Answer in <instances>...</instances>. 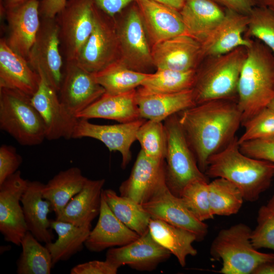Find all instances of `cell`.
Segmentation results:
<instances>
[{
  "instance_id": "6da1fadb",
  "label": "cell",
  "mask_w": 274,
  "mask_h": 274,
  "mask_svg": "<svg viewBox=\"0 0 274 274\" xmlns=\"http://www.w3.org/2000/svg\"><path fill=\"white\" fill-rule=\"evenodd\" d=\"M177 114L198 166L204 174L210 157L224 149L236 136L242 123L237 100H211Z\"/></svg>"
},
{
  "instance_id": "7a4b0ae2",
  "label": "cell",
  "mask_w": 274,
  "mask_h": 274,
  "mask_svg": "<svg viewBox=\"0 0 274 274\" xmlns=\"http://www.w3.org/2000/svg\"><path fill=\"white\" fill-rule=\"evenodd\" d=\"M204 174L208 178H223L235 185L244 200L253 202L267 190L274 178V163L242 153L238 138L210 157Z\"/></svg>"
},
{
  "instance_id": "3957f363",
  "label": "cell",
  "mask_w": 274,
  "mask_h": 274,
  "mask_svg": "<svg viewBox=\"0 0 274 274\" xmlns=\"http://www.w3.org/2000/svg\"><path fill=\"white\" fill-rule=\"evenodd\" d=\"M246 48L237 87L242 123L267 107L274 98V54L256 39Z\"/></svg>"
},
{
  "instance_id": "277c9868",
  "label": "cell",
  "mask_w": 274,
  "mask_h": 274,
  "mask_svg": "<svg viewBox=\"0 0 274 274\" xmlns=\"http://www.w3.org/2000/svg\"><path fill=\"white\" fill-rule=\"evenodd\" d=\"M246 56L247 48L241 47L204 58V63L196 70L192 88L195 105L214 99L237 100L238 83Z\"/></svg>"
},
{
  "instance_id": "5b68a950",
  "label": "cell",
  "mask_w": 274,
  "mask_h": 274,
  "mask_svg": "<svg viewBox=\"0 0 274 274\" xmlns=\"http://www.w3.org/2000/svg\"><path fill=\"white\" fill-rule=\"evenodd\" d=\"M252 229L239 223L221 230L212 243L210 254L221 259L223 274H253L260 265L274 260V253L260 252L251 241Z\"/></svg>"
},
{
  "instance_id": "8992f818",
  "label": "cell",
  "mask_w": 274,
  "mask_h": 274,
  "mask_svg": "<svg viewBox=\"0 0 274 274\" xmlns=\"http://www.w3.org/2000/svg\"><path fill=\"white\" fill-rule=\"evenodd\" d=\"M31 98L18 90L0 87V128L22 146L38 145L46 139L44 122Z\"/></svg>"
},
{
  "instance_id": "52a82bcc",
  "label": "cell",
  "mask_w": 274,
  "mask_h": 274,
  "mask_svg": "<svg viewBox=\"0 0 274 274\" xmlns=\"http://www.w3.org/2000/svg\"><path fill=\"white\" fill-rule=\"evenodd\" d=\"M167 136L165 179L172 193L180 197L185 187L196 180L208 179L202 172L180 124L178 114L164 120Z\"/></svg>"
},
{
  "instance_id": "ba28073f",
  "label": "cell",
  "mask_w": 274,
  "mask_h": 274,
  "mask_svg": "<svg viewBox=\"0 0 274 274\" xmlns=\"http://www.w3.org/2000/svg\"><path fill=\"white\" fill-rule=\"evenodd\" d=\"M95 5L90 0H67L57 15L60 50L65 61H74L94 27Z\"/></svg>"
},
{
  "instance_id": "9c48e42d",
  "label": "cell",
  "mask_w": 274,
  "mask_h": 274,
  "mask_svg": "<svg viewBox=\"0 0 274 274\" xmlns=\"http://www.w3.org/2000/svg\"><path fill=\"white\" fill-rule=\"evenodd\" d=\"M119 58L114 18L95 6L93 30L74 61L86 71L95 73Z\"/></svg>"
},
{
  "instance_id": "30bf717a",
  "label": "cell",
  "mask_w": 274,
  "mask_h": 274,
  "mask_svg": "<svg viewBox=\"0 0 274 274\" xmlns=\"http://www.w3.org/2000/svg\"><path fill=\"white\" fill-rule=\"evenodd\" d=\"M27 60L58 92L63 77L62 58L55 18H41V25Z\"/></svg>"
},
{
  "instance_id": "8fae6325",
  "label": "cell",
  "mask_w": 274,
  "mask_h": 274,
  "mask_svg": "<svg viewBox=\"0 0 274 274\" xmlns=\"http://www.w3.org/2000/svg\"><path fill=\"white\" fill-rule=\"evenodd\" d=\"M115 23L119 58L129 68L147 73L146 71L153 65L152 52L137 6L131 8L121 22L117 24L115 21Z\"/></svg>"
},
{
  "instance_id": "7c38bea8",
  "label": "cell",
  "mask_w": 274,
  "mask_h": 274,
  "mask_svg": "<svg viewBox=\"0 0 274 274\" xmlns=\"http://www.w3.org/2000/svg\"><path fill=\"white\" fill-rule=\"evenodd\" d=\"M105 92L93 73L84 69L75 61H65L58 93L60 101L71 114L76 117Z\"/></svg>"
},
{
  "instance_id": "4fadbf2b",
  "label": "cell",
  "mask_w": 274,
  "mask_h": 274,
  "mask_svg": "<svg viewBox=\"0 0 274 274\" xmlns=\"http://www.w3.org/2000/svg\"><path fill=\"white\" fill-rule=\"evenodd\" d=\"M28 181L18 170L0 184V231L5 241L17 246L27 231L20 203Z\"/></svg>"
},
{
  "instance_id": "5bb4252c",
  "label": "cell",
  "mask_w": 274,
  "mask_h": 274,
  "mask_svg": "<svg viewBox=\"0 0 274 274\" xmlns=\"http://www.w3.org/2000/svg\"><path fill=\"white\" fill-rule=\"evenodd\" d=\"M39 75L40 85L31 99L44 122L46 139H72L78 119L63 105L58 92L42 75Z\"/></svg>"
},
{
  "instance_id": "9a60e30c",
  "label": "cell",
  "mask_w": 274,
  "mask_h": 274,
  "mask_svg": "<svg viewBox=\"0 0 274 274\" xmlns=\"http://www.w3.org/2000/svg\"><path fill=\"white\" fill-rule=\"evenodd\" d=\"M146 121L144 118L112 125H99L85 119H78L72 138H90L101 142L111 152L118 151L122 155L121 167L125 168L131 158L130 147L136 140L140 127Z\"/></svg>"
},
{
  "instance_id": "2e32d148",
  "label": "cell",
  "mask_w": 274,
  "mask_h": 274,
  "mask_svg": "<svg viewBox=\"0 0 274 274\" xmlns=\"http://www.w3.org/2000/svg\"><path fill=\"white\" fill-rule=\"evenodd\" d=\"M142 206L151 218L186 229L196 235L197 241L203 240L208 234L207 224L198 220L186 208L181 198L172 193L166 184Z\"/></svg>"
},
{
  "instance_id": "e0dca14e",
  "label": "cell",
  "mask_w": 274,
  "mask_h": 274,
  "mask_svg": "<svg viewBox=\"0 0 274 274\" xmlns=\"http://www.w3.org/2000/svg\"><path fill=\"white\" fill-rule=\"evenodd\" d=\"M166 183L165 162L146 156L141 150L129 177L120 185V195L142 205Z\"/></svg>"
},
{
  "instance_id": "ac0fdd59",
  "label": "cell",
  "mask_w": 274,
  "mask_h": 274,
  "mask_svg": "<svg viewBox=\"0 0 274 274\" xmlns=\"http://www.w3.org/2000/svg\"><path fill=\"white\" fill-rule=\"evenodd\" d=\"M171 254L155 241L149 231L127 245L109 248L106 260L118 268L128 265L139 271H152Z\"/></svg>"
},
{
  "instance_id": "d6986e66",
  "label": "cell",
  "mask_w": 274,
  "mask_h": 274,
  "mask_svg": "<svg viewBox=\"0 0 274 274\" xmlns=\"http://www.w3.org/2000/svg\"><path fill=\"white\" fill-rule=\"evenodd\" d=\"M153 64L156 69L179 71L197 70L203 59L201 43L188 35L176 36L152 45Z\"/></svg>"
},
{
  "instance_id": "ffe728a7",
  "label": "cell",
  "mask_w": 274,
  "mask_h": 274,
  "mask_svg": "<svg viewBox=\"0 0 274 274\" xmlns=\"http://www.w3.org/2000/svg\"><path fill=\"white\" fill-rule=\"evenodd\" d=\"M39 0H31L5 11L9 47L27 59L39 30L41 18Z\"/></svg>"
},
{
  "instance_id": "44dd1931",
  "label": "cell",
  "mask_w": 274,
  "mask_h": 274,
  "mask_svg": "<svg viewBox=\"0 0 274 274\" xmlns=\"http://www.w3.org/2000/svg\"><path fill=\"white\" fill-rule=\"evenodd\" d=\"M248 15L226 10L223 19L201 43L203 59L222 55L241 47L247 48L252 40L243 36Z\"/></svg>"
},
{
  "instance_id": "7402d4cb",
  "label": "cell",
  "mask_w": 274,
  "mask_h": 274,
  "mask_svg": "<svg viewBox=\"0 0 274 274\" xmlns=\"http://www.w3.org/2000/svg\"><path fill=\"white\" fill-rule=\"evenodd\" d=\"M152 45L187 35L180 11L152 0H135Z\"/></svg>"
},
{
  "instance_id": "603a6c76",
  "label": "cell",
  "mask_w": 274,
  "mask_h": 274,
  "mask_svg": "<svg viewBox=\"0 0 274 274\" xmlns=\"http://www.w3.org/2000/svg\"><path fill=\"white\" fill-rule=\"evenodd\" d=\"M41 76L27 59L13 51L4 38L0 40V87L16 90L32 97Z\"/></svg>"
},
{
  "instance_id": "cb8c5ba5",
  "label": "cell",
  "mask_w": 274,
  "mask_h": 274,
  "mask_svg": "<svg viewBox=\"0 0 274 274\" xmlns=\"http://www.w3.org/2000/svg\"><path fill=\"white\" fill-rule=\"evenodd\" d=\"M98 216L96 225L90 231L85 243V246L89 251L100 252L116 246H123L140 236L115 216L108 205L102 192Z\"/></svg>"
},
{
  "instance_id": "d4e9b609",
  "label": "cell",
  "mask_w": 274,
  "mask_h": 274,
  "mask_svg": "<svg viewBox=\"0 0 274 274\" xmlns=\"http://www.w3.org/2000/svg\"><path fill=\"white\" fill-rule=\"evenodd\" d=\"M141 118L161 121L195 105L192 89L176 93H157L142 86L136 89Z\"/></svg>"
},
{
  "instance_id": "484cf974",
  "label": "cell",
  "mask_w": 274,
  "mask_h": 274,
  "mask_svg": "<svg viewBox=\"0 0 274 274\" xmlns=\"http://www.w3.org/2000/svg\"><path fill=\"white\" fill-rule=\"evenodd\" d=\"M44 185L38 181H28L21 203L27 231L39 242L47 244L52 242L54 234L48 217L51 206L42 194Z\"/></svg>"
},
{
  "instance_id": "4316f807",
  "label": "cell",
  "mask_w": 274,
  "mask_h": 274,
  "mask_svg": "<svg viewBox=\"0 0 274 274\" xmlns=\"http://www.w3.org/2000/svg\"><path fill=\"white\" fill-rule=\"evenodd\" d=\"M76 117L87 120L102 118L119 123L130 122L142 118L136 101V89L118 94L105 92Z\"/></svg>"
},
{
  "instance_id": "83f0119b",
  "label": "cell",
  "mask_w": 274,
  "mask_h": 274,
  "mask_svg": "<svg viewBox=\"0 0 274 274\" xmlns=\"http://www.w3.org/2000/svg\"><path fill=\"white\" fill-rule=\"evenodd\" d=\"M180 12L187 34L200 43L225 14V11L213 0H186Z\"/></svg>"
},
{
  "instance_id": "f1b7e54d",
  "label": "cell",
  "mask_w": 274,
  "mask_h": 274,
  "mask_svg": "<svg viewBox=\"0 0 274 274\" xmlns=\"http://www.w3.org/2000/svg\"><path fill=\"white\" fill-rule=\"evenodd\" d=\"M104 179H88L83 189L69 201L56 219L78 226L91 225L99 215Z\"/></svg>"
},
{
  "instance_id": "f546056e",
  "label": "cell",
  "mask_w": 274,
  "mask_h": 274,
  "mask_svg": "<svg viewBox=\"0 0 274 274\" xmlns=\"http://www.w3.org/2000/svg\"><path fill=\"white\" fill-rule=\"evenodd\" d=\"M88 179L79 167L74 166L59 172L44 185L43 196L50 203L56 218L60 217L69 201L83 189Z\"/></svg>"
},
{
  "instance_id": "4dcf8cb0",
  "label": "cell",
  "mask_w": 274,
  "mask_h": 274,
  "mask_svg": "<svg viewBox=\"0 0 274 274\" xmlns=\"http://www.w3.org/2000/svg\"><path fill=\"white\" fill-rule=\"evenodd\" d=\"M149 231L156 242L177 258L182 267L186 265L188 256H194L197 253L192 245L194 242L197 241V238L186 229L151 218Z\"/></svg>"
},
{
  "instance_id": "1f68e13d",
  "label": "cell",
  "mask_w": 274,
  "mask_h": 274,
  "mask_svg": "<svg viewBox=\"0 0 274 274\" xmlns=\"http://www.w3.org/2000/svg\"><path fill=\"white\" fill-rule=\"evenodd\" d=\"M51 227L57 234L54 242L45 244L51 255L53 267L81 251L91 230V225L78 226L57 219H51Z\"/></svg>"
},
{
  "instance_id": "d6a6232c",
  "label": "cell",
  "mask_w": 274,
  "mask_h": 274,
  "mask_svg": "<svg viewBox=\"0 0 274 274\" xmlns=\"http://www.w3.org/2000/svg\"><path fill=\"white\" fill-rule=\"evenodd\" d=\"M96 81L109 94H118L140 87L150 73L133 70L120 58L93 73Z\"/></svg>"
},
{
  "instance_id": "836d02e7",
  "label": "cell",
  "mask_w": 274,
  "mask_h": 274,
  "mask_svg": "<svg viewBox=\"0 0 274 274\" xmlns=\"http://www.w3.org/2000/svg\"><path fill=\"white\" fill-rule=\"evenodd\" d=\"M102 194L112 212L127 227L140 236L149 231L151 217L141 204L111 189H103Z\"/></svg>"
},
{
  "instance_id": "e575fe53",
  "label": "cell",
  "mask_w": 274,
  "mask_h": 274,
  "mask_svg": "<svg viewBox=\"0 0 274 274\" xmlns=\"http://www.w3.org/2000/svg\"><path fill=\"white\" fill-rule=\"evenodd\" d=\"M22 252L17 261L18 274H49L53 267L51 255L48 249L43 246L27 231L21 239Z\"/></svg>"
},
{
  "instance_id": "d590c367",
  "label": "cell",
  "mask_w": 274,
  "mask_h": 274,
  "mask_svg": "<svg viewBox=\"0 0 274 274\" xmlns=\"http://www.w3.org/2000/svg\"><path fill=\"white\" fill-rule=\"evenodd\" d=\"M209 199L212 214L230 216L240 210L244 200L239 189L223 178H217L209 183Z\"/></svg>"
},
{
  "instance_id": "8d00e7d4",
  "label": "cell",
  "mask_w": 274,
  "mask_h": 274,
  "mask_svg": "<svg viewBox=\"0 0 274 274\" xmlns=\"http://www.w3.org/2000/svg\"><path fill=\"white\" fill-rule=\"evenodd\" d=\"M196 70L179 71L157 69L149 76L140 86L154 92L176 93L192 89Z\"/></svg>"
},
{
  "instance_id": "74e56055",
  "label": "cell",
  "mask_w": 274,
  "mask_h": 274,
  "mask_svg": "<svg viewBox=\"0 0 274 274\" xmlns=\"http://www.w3.org/2000/svg\"><path fill=\"white\" fill-rule=\"evenodd\" d=\"M136 138L146 156L156 160H165L167 136L161 121H146L139 128Z\"/></svg>"
},
{
  "instance_id": "f35d334b",
  "label": "cell",
  "mask_w": 274,
  "mask_h": 274,
  "mask_svg": "<svg viewBox=\"0 0 274 274\" xmlns=\"http://www.w3.org/2000/svg\"><path fill=\"white\" fill-rule=\"evenodd\" d=\"M209 180H196L187 185L180 197L188 210L199 221L212 219L209 199Z\"/></svg>"
},
{
  "instance_id": "ab89813d",
  "label": "cell",
  "mask_w": 274,
  "mask_h": 274,
  "mask_svg": "<svg viewBox=\"0 0 274 274\" xmlns=\"http://www.w3.org/2000/svg\"><path fill=\"white\" fill-rule=\"evenodd\" d=\"M245 37L259 40L274 54V12L266 7H254L248 15Z\"/></svg>"
},
{
  "instance_id": "60d3db41",
  "label": "cell",
  "mask_w": 274,
  "mask_h": 274,
  "mask_svg": "<svg viewBox=\"0 0 274 274\" xmlns=\"http://www.w3.org/2000/svg\"><path fill=\"white\" fill-rule=\"evenodd\" d=\"M244 133L238 138V144L255 140H274V110L267 107L242 123Z\"/></svg>"
},
{
  "instance_id": "b9f144b4",
  "label": "cell",
  "mask_w": 274,
  "mask_h": 274,
  "mask_svg": "<svg viewBox=\"0 0 274 274\" xmlns=\"http://www.w3.org/2000/svg\"><path fill=\"white\" fill-rule=\"evenodd\" d=\"M257 222L251 234L253 246L257 250L265 248L274 251V214L266 206L259 209Z\"/></svg>"
},
{
  "instance_id": "7bdbcfd3",
  "label": "cell",
  "mask_w": 274,
  "mask_h": 274,
  "mask_svg": "<svg viewBox=\"0 0 274 274\" xmlns=\"http://www.w3.org/2000/svg\"><path fill=\"white\" fill-rule=\"evenodd\" d=\"M239 149L250 157L274 163V140L248 141L239 144Z\"/></svg>"
},
{
  "instance_id": "ee69618b",
  "label": "cell",
  "mask_w": 274,
  "mask_h": 274,
  "mask_svg": "<svg viewBox=\"0 0 274 274\" xmlns=\"http://www.w3.org/2000/svg\"><path fill=\"white\" fill-rule=\"evenodd\" d=\"M22 163V158L15 147L2 145L0 147V184L16 173Z\"/></svg>"
},
{
  "instance_id": "f6af8a7d",
  "label": "cell",
  "mask_w": 274,
  "mask_h": 274,
  "mask_svg": "<svg viewBox=\"0 0 274 274\" xmlns=\"http://www.w3.org/2000/svg\"><path fill=\"white\" fill-rule=\"evenodd\" d=\"M119 268L109 261L92 260L73 267L71 274H116Z\"/></svg>"
},
{
  "instance_id": "bcb514c9",
  "label": "cell",
  "mask_w": 274,
  "mask_h": 274,
  "mask_svg": "<svg viewBox=\"0 0 274 274\" xmlns=\"http://www.w3.org/2000/svg\"><path fill=\"white\" fill-rule=\"evenodd\" d=\"M99 10L108 16L115 18L135 0H90Z\"/></svg>"
},
{
  "instance_id": "7dc6e473",
  "label": "cell",
  "mask_w": 274,
  "mask_h": 274,
  "mask_svg": "<svg viewBox=\"0 0 274 274\" xmlns=\"http://www.w3.org/2000/svg\"><path fill=\"white\" fill-rule=\"evenodd\" d=\"M67 0H42L40 4L41 18L54 19L64 8Z\"/></svg>"
},
{
  "instance_id": "c3c4849f",
  "label": "cell",
  "mask_w": 274,
  "mask_h": 274,
  "mask_svg": "<svg viewBox=\"0 0 274 274\" xmlns=\"http://www.w3.org/2000/svg\"><path fill=\"white\" fill-rule=\"evenodd\" d=\"M226 8L237 13L248 15L256 5L254 0H213Z\"/></svg>"
},
{
  "instance_id": "681fc988",
  "label": "cell",
  "mask_w": 274,
  "mask_h": 274,
  "mask_svg": "<svg viewBox=\"0 0 274 274\" xmlns=\"http://www.w3.org/2000/svg\"><path fill=\"white\" fill-rule=\"evenodd\" d=\"M253 274H274V260L260 265L254 271Z\"/></svg>"
},
{
  "instance_id": "f907efd6",
  "label": "cell",
  "mask_w": 274,
  "mask_h": 274,
  "mask_svg": "<svg viewBox=\"0 0 274 274\" xmlns=\"http://www.w3.org/2000/svg\"><path fill=\"white\" fill-rule=\"evenodd\" d=\"M31 0H2L1 5V13L3 15L5 11L18 6Z\"/></svg>"
},
{
  "instance_id": "816d5d0a",
  "label": "cell",
  "mask_w": 274,
  "mask_h": 274,
  "mask_svg": "<svg viewBox=\"0 0 274 274\" xmlns=\"http://www.w3.org/2000/svg\"><path fill=\"white\" fill-rule=\"evenodd\" d=\"M155 2L172 7L180 11L184 4L183 0H152Z\"/></svg>"
},
{
  "instance_id": "f5cc1de1",
  "label": "cell",
  "mask_w": 274,
  "mask_h": 274,
  "mask_svg": "<svg viewBox=\"0 0 274 274\" xmlns=\"http://www.w3.org/2000/svg\"><path fill=\"white\" fill-rule=\"evenodd\" d=\"M264 7H266L274 12V0H264Z\"/></svg>"
},
{
  "instance_id": "db71d44e",
  "label": "cell",
  "mask_w": 274,
  "mask_h": 274,
  "mask_svg": "<svg viewBox=\"0 0 274 274\" xmlns=\"http://www.w3.org/2000/svg\"><path fill=\"white\" fill-rule=\"evenodd\" d=\"M266 206L274 214V195L270 198Z\"/></svg>"
},
{
  "instance_id": "11a10c76",
  "label": "cell",
  "mask_w": 274,
  "mask_h": 274,
  "mask_svg": "<svg viewBox=\"0 0 274 274\" xmlns=\"http://www.w3.org/2000/svg\"><path fill=\"white\" fill-rule=\"evenodd\" d=\"M258 6H264V0H254Z\"/></svg>"
},
{
  "instance_id": "9f6ffc18",
  "label": "cell",
  "mask_w": 274,
  "mask_h": 274,
  "mask_svg": "<svg viewBox=\"0 0 274 274\" xmlns=\"http://www.w3.org/2000/svg\"><path fill=\"white\" fill-rule=\"evenodd\" d=\"M267 107L274 110V98L270 101Z\"/></svg>"
},
{
  "instance_id": "6f0895ef",
  "label": "cell",
  "mask_w": 274,
  "mask_h": 274,
  "mask_svg": "<svg viewBox=\"0 0 274 274\" xmlns=\"http://www.w3.org/2000/svg\"><path fill=\"white\" fill-rule=\"evenodd\" d=\"M184 2L186 1V0H183Z\"/></svg>"
}]
</instances>
